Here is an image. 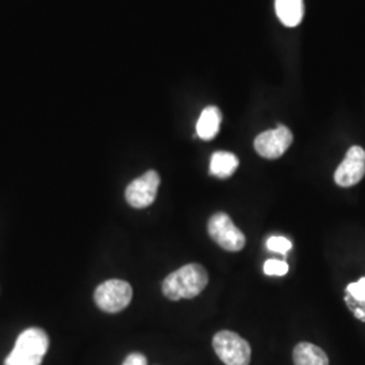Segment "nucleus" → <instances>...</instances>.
I'll return each mask as SVG.
<instances>
[{
    "label": "nucleus",
    "mask_w": 365,
    "mask_h": 365,
    "mask_svg": "<svg viewBox=\"0 0 365 365\" xmlns=\"http://www.w3.org/2000/svg\"><path fill=\"white\" fill-rule=\"evenodd\" d=\"M209 284L207 271L196 262L172 272L163 282V294L170 300L192 299Z\"/></svg>",
    "instance_id": "nucleus-1"
},
{
    "label": "nucleus",
    "mask_w": 365,
    "mask_h": 365,
    "mask_svg": "<svg viewBox=\"0 0 365 365\" xmlns=\"http://www.w3.org/2000/svg\"><path fill=\"white\" fill-rule=\"evenodd\" d=\"M48 348V334L42 329L30 327L18 336L13 352L4 360V365H41Z\"/></svg>",
    "instance_id": "nucleus-2"
},
{
    "label": "nucleus",
    "mask_w": 365,
    "mask_h": 365,
    "mask_svg": "<svg viewBox=\"0 0 365 365\" xmlns=\"http://www.w3.org/2000/svg\"><path fill=\"white\" fill-rule=\"evenodd\" d=\"M212 348L217 356L226 365H249L252 349L247 339L235 331L222 330L212 339Z\"/></svg>",
    "instance_id": "nucleus-3"
},
{
    "label": "nucleus",
    "mask_w": 365,
    "mask_h": 365,
    "mask_svg": "<svg viewBox=\"0 0 365 365\" xmlns=\"http://www.w3.org/2000/svg\"><path fill=\"white\" fill-rule=\"evenodd\" d=\"M133 288L125 280H107L95 289L93 299L96 306L108 314H115L125 310L130 304Z\"/></svg>",
    "instance_id": "nucleus-4"
},
{
    "label": "nucleus",
    "mask_w": 365,
    "mask_h": 365,
    "mask_svg": "<svg viewBox=\"0 0 365 365\" xmlns=\"http://www.w3.org/2000/svg\"><path fill=\"white\" fill-rule=\"evenodd\" d=\"M207 230L210 237L227 252H240L247 244L245 235L235 226L226 212H215L210 218Z\"/></svg>",
    "instance_id": "nucleus-5"
},
{
    "label": "nucleus",
    "mask_w": 365,
    "mask_h": 365,
    "mask_svg": "<svg viewBox=\"0 0 365 365\" xmlns=\"http://www.w3.org/2000/svg\"><path fill=\"white\" fill-rule=\"evenodd\" d=\"M160 187V176L156 170H148L143 176L128 185L126 200L134 209H145L153 205L156 200L157 191Z\"/></svg>",
    "instance_id": "nucleus-6"
},
{
    "label": "nucleus",
    "mask_w": 365,
    "mask_h": 365,
    "mask_svg": "<svg viewBox=\"0 0 365 365\" xmlns=\"http://www.w3.org/2000/svg\"><path fill=\"white\" fill-rule=\"evenodd\" d=\"M294 141V135L287 126L279 125L276 129L264 131L255 140L256 152L264 158L274 160L283 156Z\"/></svg>",
    "instance_id": "nucleus-7"
},
{
    "label": "nucleus",
    "mask_w": 365,
    "mask_h": 365,
    "mask_svg": "<svg viewBox=\"0 0 365 365\" xmlns=\"http://www.w3.org/2000/svg\"><path fill=\"white\" fill-rule=\"evenodd\" d=\"M365 176V150L354 145L349 148L345 158L334 173V182L342 188H349L363 180Z\"/></svg>",
    "instance_id": "nucleus-8"
},
{
    "label": "nucleus",
    "mask_w": 365,
    "mask_h": 365,
    "mask_svg": "<svg viewBox=\"0 0 365 365\" xmlns=\"http://www.w3.org/2000/svg\"><path fill=\"white\" fill-rule=\"evenodd\" d=\"M222 114L218 107L209 106L206 107L196 123V134L200 140L210 141L215 138L221 128Z\"/></svg>",
    "instance_id": "nucleus-9"
},
{
    "label": "nucleus",
    "mask_w": 365,
    "mask_h": 365,
    "mask_svg": "<svg viewBox=\"0 0 365 365\" xmlns=\"http://www.w3.org/2000/svg\"><path fill=\"white\" fill-rule=\"evenodd\" d=\"M295 365H329V357L324 349L310 342H300L292 352Z\"/></svg>",
    "instance_id": "nucleus-10"
},
{
    "label": "nucleus",
    "mask_w": 365,
    "mask_h": 365,
    "mask_svg": "<svg viewBox=\"0 0 365 365\" xmlns=\"http://www.w3.org/2000/svg\"><path fill=\"white\" fill-rule=\"evenodd\" d=\"M345 302L354 317L365 322V276L346 286Z\"/></svg>",
    "instance_id": "nucleus-11"
},
{
    "label": "nucleus",
    "mask_w": 365,
    "mask_h": 365,
    "mask_svg": "<svg viewBox=\"0 0 365 365\" xmlns=\"http://www.w3.org/2000/svg\"><path fill=\"white\" fill-rule=\"evenodd\" d=\"M274 9L284 26L295 27L302 22L303 0H274Z\"/></svg>",
    "instance_id": "nucleus-12"
},
{
    "label": "nucleus",
    "mask_w": 365,
    "mask_h": 365,
    "mask_svg": "<svg viewBox=\"0 0 365 365\" xmlns=\"http://www.w3.org/2000/svg\"><path fill=\"white\" fill-rule=\"evenodd\" d=\"M240 165L238 158L230 152H215L210 160V173L220 179L230 178Z\"/></svg>",
    "instance_id": "nucleus-13"
},
{
    "label": "nucleus",
    "mask_w": 365,
    "mask_h": 365,
    "mask_svg": "<svg viewBox=\"0 0 365 365\" xmlns=\"http://www.w3.org/2000/svg\"><path fill=\"white\" fill-rule=\"evenodd\" d=\"M267 248L271 252H276V253H280V255L286 256L288 252L292 249V242L287 240L286 237L272 235L267 241Z\"/></svg>",
    "instance_id": "nucleus-14"
},
{
    "label": "nucleus",
    "mask_w": 365,
    "mask_h": 365,
    "mask_svg": "<svg viewBox=\"0 0 365 365\" xmlns=\"http://www.w3.org/2000/svg\"><path fill=\"white\" fill-rule=\"evenodd\" d=\"M288 269L289 267L286 261L271 259L265 261L264 264V274L268 276H284L288 274Z\"/></svg>",
    "instance_id": "nucleus-15"
},
{
    "label": "nucleus",
    "mask_w": 365,
    "mask_h": 365,
    "mask_svg": "<svg viewBox=\"0 0 365 365\" xmlns=\"http://www.w3.org/2000/svg\"><path fill=\"white\" fill-rule=\"evenodd\" d=\"M122 365H148V360L143 353H131Z\"/></svg>",
    "instance_id": "nucleus-16"
}]
</instances>
